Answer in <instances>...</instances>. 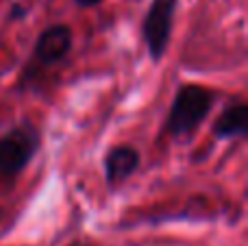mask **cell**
Here are the masks:
<instances>
[{"instance_id":"7","label":"cell","mask_w":248,"mask_h":246,"mask_svg":"<svg viewBox=\"0 0 248 246\" xmlns=\"http://www.w3.org/2000/svg\"><path fill=\"white\" fill-rule=\"evenodd\" d=\"M78 9H92V7H98L103 0H72Z\"/></svg>"},{"instance_id":"2","label":"cell","mask_w":248,"mask_h":246,"mask_svg":"<svg viewBox=\"0 0 248 246\" xmlns=\"http://www.w3.org/2000/svg\"><path fill=\"white\" fill-rule=\"evenodd\" d=\"M42 148V131L31 120H20L0 135V177L13 179L24 172Z\"/></svg>"},{"instance_id":"1","label":"cell","mask_w":248,"mask_h":246,"mask_svg":"<svg viewBox=\"0 0 248 246\" xmlns=\"http://www.w3.org/2000/svg\"><path fill=\"white\" fill-rule=\"evenodd\" d=\"M216 98V92L201 83H183L176 87L163 124V135L174 139L192 135L207 120Z\"/></svg>"},{"instance_id":"10","label":"cell","mask_w":248,"mask_h":246,"mask_svg":"<svg viewBox=\"0 0 248 246\" xmlns=\"http://www.w3.org/2000/svg\"><path fill=\"white\" fill-rule=\"evenodd\" d=\"M0 218H2V207H0Z\"/></svg>"},{"instance_id":"5","label":"cell","mask_w":248,"mask_h":246,"mask_svg":"<svg viewBox=\"0 0 248 246\" xmlns=\"http://www.w3.org/2000/svg\"><path fill=\"white\" fill-rule=\"evenodd\" d=\"M140 164H141V155L135 146H131V144L111 146L103 157V172L107 185L109 187L122 185L124 181H128L137 172Z\"/></svg>"},{"instance_id":"6","label":"cell","mask_w":248,"mask_h":246,"mask_svg":"<svg viewBox=\"0 0 248 246\" xmlns=\"http://www.w3.org/2000/svg\"><path fill=\"white\" fill-rule=\"evenodd\" d=\"M216 139H246L248 138V105L244 100L227 105L211 129Z\"/></svg>"},{"instance_id":"3","label":"cell","mask_w":248,"mask_h":246,"mask_svg":"<svg viewBox=\"0 0 248 246\" xmlns=\"http://www.w3.org/2000/svg\"><path fill=\"white\" fill-rule=\"evenodd\" d=\"M176 9H179V0H150L144 13L141 42H144L153 63H159L170 46Z\"/></svg>"},{"instance_id":"4","label":"cell","mask_w":248,"mask_h":246,"mask_svg":"<svg viewBox=\"0 0 248 246\" xmlns=\"http://www.w3.org/2000/svg\"><path fill=\"white\" fill-rule=\"evenodd\" d=\"M74 46V31L68 24H50L37 35L33 44L31 63L24 70V81L31 78L35 70H48L61 63Z\"/></svg>"},{"instance_id":"9","label":"cell","mask_w":248,"mask_h":246,"mask_svg":"<svg viewBox=\"0 0 248 246\" xmlns=\"http://www.w3.org/2000/svg\"><path fill=\"white\" fill-rule=\"evenodd\" d=\"M68 246H94V244H90V242H81V240H77V242H72V244H68Z\"/></svg>"},{"instance_id":"8","label":"cell","mask_w":248,"mask_h":246,"mask_svg":"<svg viewBox=\"0 0 248 246\" xmlns=\"http://www.w3.org/2000/svg\"><path fill=\"white\" fill-rule=\"evenodd\" d=\"M24 15H26V9L20 7V4H13V9H11V17H13V20H20V17H24Z\"/></svg>"}]
</instances>
